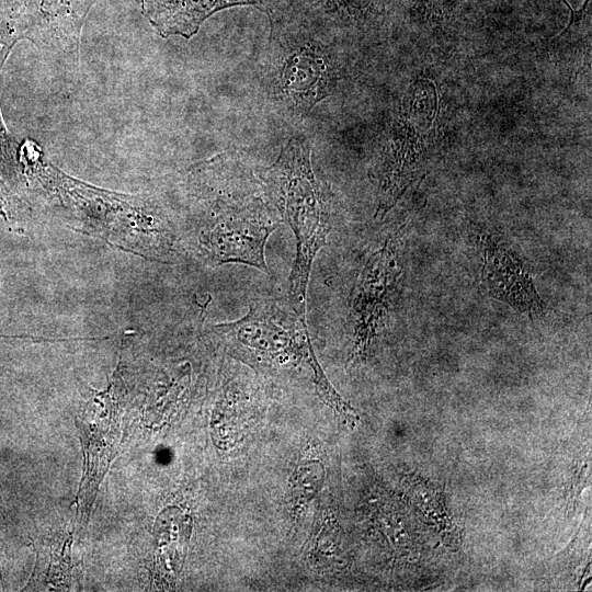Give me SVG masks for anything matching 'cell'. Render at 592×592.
I'll use <instances>...</instances> for the list:
<instances>
[{
    "label": "cell",
    "instance_id": "cell-1",
    "mask_svg": "<svg viewBox=\"0 0 592 592\" xmlns=\"http://www.w3.org/2000/svg\"><path fill=\"white\" fill-rule=\"evenodd\" d=\"M309 141L291 138L272 166L260 177L272 205L296 239V255L288 276L289 304L306 312V295L312 262L327 243L331 212L326 192L316 179Z\"/></svg>",
    "mask_w": 592,
    "mask_h": 592
},
{
    "label": "cell",
    "instance_id": "cell-2",
    "mask_svg": "<svg viewBox=\"0 0 592 592\" xmlns=\"http://www.w3.org/2000/svg\"><path fill=\"white\" fill-rule=\"evenodd\" d=\"M213 329L232 353L251 363L269 366L306 364L325 402L334 405L340 399L316 358L306 312L296 310L288 300L253 299L243 317L213 326Z\"/></svg>",
    "mask_w": 592,
    "mask_h": 592
},
{
    "label": "cell",
    "instance_id": "cell-3",
    "mask_svg": "<svg viewBox=\"0 0 592 592\" xmlns=\"http://www.w3.org/2000/svg\"><path fill=\"white\" fill-rule=\"evenodd\" d=\"M122 411L112 390L95 394L76 418L83 453V470L75 499V521L80 534L87 527L100 485L122 442Z\"/></svg>",
    "mask_w": 592,
    "mask_h": 592
},
{
    "label": "cell",
    "instance_id": "cell-4",
    "mask_svg": "<svg viewBox=\"0 0 592 592\" xmlns=\"http://www.w3.org/2000/svg\"><path fill=\"white\" fill-rule=\"evenodd\" d=\"M396 236L387 237L365 259L350 299L349 322L353 329V354H365L384 329L402 274Z\"/></svg>",
    "mask_w": 592,
    "mask_h": 592
},
{
    "label": "cell",
    "instance_id": "cell-5",
    "mask_svg": "<svg viewBox=\"0 0 592 592\" xmlns=\"http://www.w3.org/2000/svg\"><path fill=\"white\" fill-rule=\"evenodd\" d=\"M280 225L260 198L235 201L216 215L206 246L217 264L242 263L266 272L265 246Z\"/></svg>",
    "mask_w": 592,
    "mask_h": 592
},
{
    "label": "cell",
    "instance_id": "cell-6",
    "mask_svg": "<svg viewBox=\"0 0 592 592\" xmlns=\"http://www.w3.org/2000/svg\"><path fill=\"white\" fill-rule=\"evenodd\" d=\"M283 55L276 69L274 94L287 109L306 114L332 90L331 58L318 42L301 43Z\"/></svg>",
    "mask_w": 592,
    "mask_h": 592
},
{
    "label": "cell",
    "instance_id": "cell-7",
    "mask_svg": "<svg viewBox=\"0 0 592 592\" xmlns=\"http://www.w3.org/2000/svg\"><path fill=\"white\" fill-rule=\"evenodd\" d=\"M481 283L494 298L530 316L544 310L533 278L517 257L487 235L480 236Z\"/></svg>",
    "mask_w": 592,
    "mask_h": 592
},
{
    "label": "cell",
    "instance_id": "cell-8",
    "mask_svg": "<svg viewBox=\"0 0 592 592\" xmlns=\"http://www.w3.org/2000/svg\"><path fill=\"white\" fill-rule=\"evenodd\" d=\"M95 0H23L24 37L61 52L79 47L86 16Z\"/></svg>",
    "mask_w": 592,
    "mask_h": 592
},
{
    "label": "cell",
    "instance_id": "cell-9",
    "mask_svg": "<svg viewBox=\"0 0 592 592\" xmlns=\"http://www.w3.org/2000/svg\"><path fill=\"white\" fill-rule=\"evenodd\" d=\"M277 0H143V11L162 36L191 38L203 22L219 10L235 5H255L264 11Z\"/></svg>",
    "mask_w": 592,
    "mask_h": 592
},
{
    "label": "cell",
    "instance_id": "cell-10",
    "mask_svg": "<svg viewBox=\"0 0 592 592\" xmlns=\"http://www.w3.org/2000/svg\"><path fill=\"white\" fill-rule=\"evenodd\" d=\"M191 532V517L179 508H168L155 523V567L161 577L172 580L183 563Z\"/></svg>",
    "mask_w": 592,
    "mask_h": 592
},
{
    "label": "cell",
    "instance_id": "cell-11",
    "mask_svg": "<svg viewBox=\"0 0 592 592\" xmlns=\"http://www.w3.org/2000/svg\"><path fill=\"white\" fill-rule=\"evenodd\" d=\"M73 534H68L61 544L35 548L37 560L33 574L24 590L64 591L73 585L71 547Z\"/></svg>",
    "mask_w": 592,
    "mask_h": 592
},
{
    "label": "cell",
    "instance_id": "cell-12",
    "mask_svg": "<svg viewBox=\"0 0 592 592\" xmlns=\"http://www.w3.org/2000/svg\"><path fill=\"white\" fill-rule=\"evenodd\" d=\"M21 202L0 181V227L12 226L20 215Z\"/></svg>",
    "mask_w": 592,
    "mask_h": 592
},
{
    "label": "cell",
    "instance_id": "cell-13",
    "mask_svg": "<svg viewBox=\"0 0 592 592\" xmlns=\"http://www.w3.org/2000/svg\"><path fill=\"white\" fill-rule=\"evenodd\" d=\"M69 338L53 339V338H42V337H32V335H4L0 334V343H43V342H64L68 341Z\"/></svg>",
    "mask_w": 592,
    "mask_h": 592
},
{
    "label": "cell",
    "instance_id": "cell-14",
    "mask_svg": "<svg viewBox=\"0 0 592 592\" xmlns=\"http://www.w3.org/2000/svg\"><path fill=\"white\" fill-rule=\"evenodd\" d=\"M562 1L569 8V11L571 12V19L566 30L562 33H560V36L563 35L571 25H573L577 21H579L582 18V15L585 13V9L590 0H585L584 4L579 11H573L570 4L566 0H562Z\"/></svg>",
    "mask_w": 592,
    "mask_h": 592
}]
</instances>
